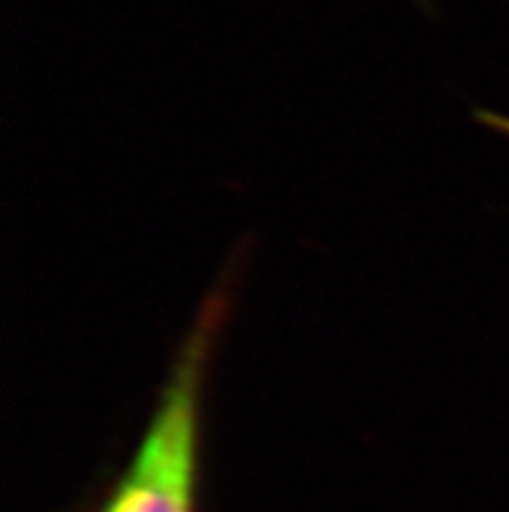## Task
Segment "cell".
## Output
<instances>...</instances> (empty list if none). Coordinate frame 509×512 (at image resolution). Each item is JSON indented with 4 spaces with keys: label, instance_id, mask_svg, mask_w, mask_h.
I'll list each match as a JSON object with an SVG mask.
<instances>
[{
    "label": "cell",
    "instance_id": "obj_1",
    "mask_svg": "<svg viewBox=\"0 0 509 512\" xmlns=\"http://www.w3.org/2000/svg\"><path fill=\"white\" fill-rule=\"evenodd\" d=\"M242 250L232 255L174 349L149 422L91 512H200V427L208 372L232 315Z\"/></svg>",
    "mask_w": 509,
    "mask_h": 512
}]
</instances>
